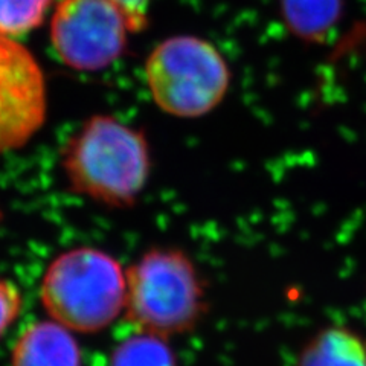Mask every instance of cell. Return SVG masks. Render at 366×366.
Returning a JSON list of instances; mask_svg holds the SVG:
<instances>
[{
  "label": "cell",
  "instance_id": "cell-1",
  "mask_svg": "<svg viewBox=\"0 0 366 366\" xmlns=\"http://www.w3.org/2000/svg\"><path fill=\"white\" fill-rule=\"evenodd\" d=\"M61 165L76 194L112 208H130L150 176V145L144 132L97 114L69 139Z\"/></svg>",
  "mask_w": 366,
  "mask_h": 366
},
{
  "label": "cell",
  "instance_id": "cell-2",
  "mask_svg": "<svg viewBox=\"0 0 366 366\" xmlns=\"http://www.w3.org/2000/svg\"><path fill=\"white\" fill-rule=\"evenodd\" d=\"M127 274L121 262L94 247L56 257L41 282V304L52 320L74 333L94 335L125 310Z\"/></svg>",
  "mask_w": 366,
  "mask_h": 366
},
{
  "label": "cell",
  "instance_id": "cell-3",
  "mask_svg": "<svg viewBox=\"0 0 366 366\" xmlns=\"http://www.w3.org/2000/svg\"><path fill=\"white\" fill-rule=\"evenodd\" d=\"M127 274L125 316L141 333L168 339L188 333L206 312L200 272L185 252L154 247Z\"/></svg>",
  "mask_w": 366,
  "mask_h": 366
},
{
  "label": "cell",
  "instance_id": "cell-4",
  "mask_svg": "<svg viewBox=\"0 0 366 366\" xmlns=\"http://www.w3.org/2000/svg\"><path fill=\"white\" fill-rule=\"evenodd\" d=\"M145 81L154 104L176 118H200L227 95L231 71L223 54L197 36H173L145 60Z\"/></svg>",
  "mask_w": 366,
  "mask_h": 366
},
{
  "label": "cell",
  "instance_id": "cell-5",
  "mask_svg": "<svg viewBox=\"0 0 366 366\" xmlns=\"http://www.w3.org/2000/svg\"><path fill=\"white\" fill-rule=\"evenodd\" d=\"M127 17L110 0H61L51 20V43L59 59L84 72L102 71L127 48Z\"/></svg>",
  "mask_w": 366,
  "mask_h": 366
},
{
  "label": "cell",
  "instance_id": "cell-6",
  "mask_svg": "<svg viewBox=\"0 0 366 366\" xmlns=\"http://www.w3.org/2000/svg\"><path fill=\"white\" fill-rule=\"evenodd\" d=\"M46 83L25 46L0 34V153L25 147L46 119Z\"/></svg>",
  "mask_w": 366,
  "mask_h": 366
},
{
  "label": "cell",
  "instance_id": "cell-7",
  "mask_svg": "<svg viewBox=\"0 0 366 366\" xmlns=\"http://www.w3.org/2000/svg\"><path fill=\"white\" fill-rule=\"evenodd\" d=\"M11 366H83V354L71 330L55 320H41L17 337Z\"/></svg>",
  "mask_w": 366,
  "mask_h": 366
},
{
  "label": "cell",
  "instance_id": "cell-8",
  "mask_svg": "<svg viewBox=\"0 0 366 366\" xmlns=\"http://www.w3.org/2000/svg\"><path fill=\"white\" fill-rule=\"evenodd\" d=\"M297 366H366V343L347 327H328L305 343Z\"/></svg>",
  "mask_w": 366,
  "mask_h": 366
},
{
  "label": "cell",
  "instance_id": "cell-9",
  "mask_svg": "<svg viewBox=\"0 0 366 366\" xmlns=\"http://www.w3.org/2000/svg\"><path fill=\"white\" fill-rule=\"evenodd\" d=\"M285 25L307 41L324 40L336 26L342 0H281Z\"/></svg>",
  "mask_w": 366,
  "mask_h": 366
},
{
  "label": "cell",
  "instance_id": "cell-10",
  "mask_svg": "<svg viewBox=\"0 0 366 366\" xmlns=\"http://www.w3.org/2000/svg\"><path fill=\"white\" fill-rule=\"evenodd\" d=\"M109 366H177L167 339L137 333L114 348Z\"/></svg>",
  "mask_w": 366,
  "mask_h": 366
},
{
  "label": "cell",
  "instance_id": "cell-11",
  "mask_svg": "<svg viewBox=\"0 0 366 366\" xmlns=\"http://www.w3.org/2000/svg\"><path fill=\"white\" fill-rule=\"evenodd\" d=\"M51 0H0V34L19 37L40 26Z\"/></svg>",
  "mask_w": 366,
  "mask_h": 366
},
{
  "label": "cell",
  "instance_id": "cell-12",
  "mask_svg": "<svg viewBox=\"0 0 366 366\" xmlns=\"http://www.w3.org/2000/svg\"><path fill=\"white\" fill-rule=\"evenodd\" d=\"M21 295L14 284L0 280V339L16 322L21 312Z\"/></svg>",
  "mask_w": 366,
  "mask_h": 366
},
{
  "label": "cell",
  "instance_id": "cell-13",
  "mask_svg": "<svg viewBox=\"0 0 366 366\" xmlns=\"http://www.w3.org/2000/svg\"><path fill=\"white\" fill-rule=\"evenodd\" d=\"M127 17L132 32H139L148 25L152 0H110Z\"/></svg>",
  "mask_w": 366,
  "mask_h": 366
}]
</instances>
